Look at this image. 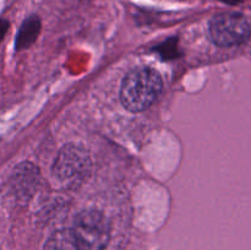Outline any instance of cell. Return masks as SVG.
<instances>
[{"label":"cell","mask_w":251,"mask_h":250,"mask_svg":"<svg viewBox=\"0 0 251 250\" xmlns=\"http://www.w3.org/2000/svg\"><path fill=\"white\" fill-rule=\"evenodd\" d=\"M7 28H9V22L5 21V20H0V42H1V39L4 38Z\"/></svg>","instance_id":"52a82bcc"},{"label":"cell","mask_w":251,"mask_h":250,"mask_svg":"<svg viewBox=\"0 0 251 250\" xmlns=\"http://www.w3.org/2000/svg\"><path fill=\"white\" fill-rule=\"evenodd\" d=\"M41 32V20L36 15L27 17L21 25L16 38V49L28 48Z\"/></svg>","instance_id":"8992f818"},{"label":"cell","mask_w":251,"mask_h":250,"mask_svg":"<svg viewBox=\"0 0 251 250\" xmlns=\"http://www.w3.org/2000/svg\"><path fill=\"white\" fill-rule=\"evenodd\" d=\"M248 42H249V46L251 48V32H250V36H249V39H248Z\"/></svg>","instance_id":"9c48e42d"},{"label":"cell","mask_w":251,"mask_h":250,"mask_svg":"<svg viewBox=\"0 0 251 250\" xmlns=\"http://www.w3.org/2000/svg\"><path fill=\"white\" fill-rule=\"evenodd\" d=\"M70 230L77 250H104L110 239L108 220L97 210L78 213Z\"/></svg>","instance_id":"7a4b0ae2"},{"label":"cell","mask_w":251,"mask_h":250,"mask_svg":"<svg viewBox=\"0 0 251 250\" xmlns=\"http://www.w3.org/2000/svg\"><path fill=\"white\" fill-rule=\"evenodd\" d=\"M38 184V169L32 163H22L15 169L12 175V188L22 199L32 196Z\"/></svg>","instance_id":"5b68a950"},{"label":"cell","mask_w":251,"mask_h":250,"mask_svg":"<svg viewBox=\"0 0 251 250\" xmlns=\"http://www.w3.org/2000/svg\"><path fill=\"white\" fill-rule=\"evenodd\" d=\"M250 26L247 19L238 12H223L213 17L208 25V34L216 46L237 47L248 42Z\"/></svg>","instance_id":"277c9868"},{"label":"cell","mask_w":251,"mask_h":250,"mask_svg":"<svg viewBox=\"0 0 251 250\" xmlns=\"http://www.w3.org/2000/svg\"><path fill=\"white\" fill-rule=\"evenodd\" d=\"M162 88V77L154 69H135L123 80L120 100L129 112H144L158 100Z\"/></svg>","instance_id":"6da1fadb"},{"label":"cell","mask_w":251,"mask_h":250,"mask_svg":"<svg viewBox=\"0 0 251 250\" xmlns=\"http://www.w3.org/2000/svg\"><path fill=\"white\" fill-rule=\"evenodd\" d=\"M221 1L226 2V4H229V5H235L240 1V0H221Z\"/></svg>","instance_id":"ba28073f"},{"label":"cell","mask_w":251,"mask_h":250,"mask_svg":"<svg viewBox=\"0 0 251 250\" xmlns=\"http://www.w3.org/2000/svg\"><path fill=\"white\" fill-rule=\"evenodd\" d=\"M92 171L90 154L83 147L69 144L56 154L53 173L59 183L68 189L80 186Z\"/></svg>","instance_id":"3957f363"}]
</instances>
